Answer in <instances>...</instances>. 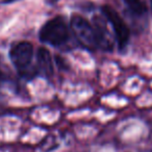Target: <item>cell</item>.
Segmentation results:
<instances>
[{"label":"cell","instance_id":"cell-1","mask_svg":"<svg viewBox=\"0 0 152 152\" xmlns=\"http://www.w3.org/2000/svg\"><path fill=\"white\" fill-rule=\"evenodd\" d=\"M69 38V29L64 19L56 17L51 19L40 30V40L52 46L64 44Z\"/></svg>","mask_w":152,"mask_h":152},{"label":"cell","instance_id":"cell-2","mask_svg":"<svg viewBox=\"0 0 152 152\" xmlns=\"http://www.w3.org/2000/svg\"><path fill=\"white\" fill-rule=\"evenodd\" d=\"M70 26H71L74 36L83 47L90 50H93L94 48L97 47L93 26L85 18L80 16H73L70 21Z\"/></svg>","mask_w":152,"mask_h":152},{"label":"cell","instance_id":"cell-3","mask_svg":"<svg viewBox=\"0 0 152 152\" xmlns=\"http://www.w3.org/2000/svg\"><path fill=\"white\" fill-rule=\"evenodd\" d=\"M102 13H103L104 17L107 19V21L113 25L115 31V38L118 42L119 48L122 50L128 44L129 40V29L126 23L121 18V16L113 7H108V5L102 7Z\"/></svg>","mask_w":152,"mask_h":152},{"label":"cell","instance_id":"cell-4","mask_svg":"<svg viewBox=\"0 0 152 152\" xmlns=\"http://www.w3.org/2000/svg\"><path fill=\"white\" fill-rule=\"evenodd\" d=\"M34 55V47L28 42L16 44L10 52L12 63L20 72H24L31 63Z\"/></svg>","mask_w":152,"mask_h":152},{"label":"cell","instance_id":"cell-5","mask_svg":"<svg viewBox=\"0 0 152 152\" xmlns=\"http://www.w3.org/2000/svg\"><path fill=\"white\" fill-rule=\"evenodd\" d=\"M93 29L95 34L96 46L100 47L102 50L110 51L114 47V41L107 27L106 21L101 16H95L93 18Z\"/></svg>","mask_w":152,"mask_h":152},{"label":"cell","instance_id":"cell-6","mask_svg":"<svg viewBox=\"0 0 152 152\" xmlns=\"http://www.w3.org/2000/svg\"><path fill=\"white\" fill-rule=\"evenodd\" d=\"M38 69L41 74L46 77H50L53 74V63L51 54L47 49L40 48L37 53Z\"/></svg>","mask_w":152,"mask_h":152},{"label":"cell","instance_id":"cell-7","mask_svg":"<svg viewBox=\"0 0 152 152\" xmlns=\"http://www.w3.org/2000/svg\"><path fill=\"white\" fill-rule=\"evenodd\" d=\"M129 11L137 16H143L147 12V7L143 0H124Z\"/></svg>","mask_w":152,"mask_h":152},{"label":"cell","instance_id":"cell-8","mask_svg":"<svg viewBox=\"0 0 152 152\" xmlns=\"http://www.w3.org/2000/svg\"><path fill=\"white\" fill-rule=\"evenodd\" d=\"M16 1H19V0H2L1 3H2V4H10V3H14V2H16Z\"/></svg>","mask_w":152,"mask_h":152},{"label":"cell","instance_id":"cell-9","mask_svg":"<svg viewBox=\"0 0 152 152\" xmlns=\"http://www.w3.org/2000/svg\"><path fill=\"white\" fill-rule=\"evenodd\" d=\"M151 7H152V0H151Z\"/></svg>","mask_w":152,"mask_h":152},{"label":"cell","instance_id":"cell-10","mask_svg":"<svg viewBox=\"0 0 152 152\" xmlns=\"http://www.w3.org/2000/svg\"><path fill=\"white\" fill-rule=\"evenodd\" d=\"M0 76H1V74H0Z\"/></svg>","mask_w":152,"mask_h":152}]
</instances>
